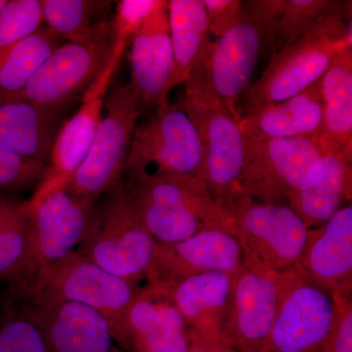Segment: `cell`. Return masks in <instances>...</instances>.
<instances>
[{"mask_svg":"<svg viewBox=\"0 0 352 352\" xmlns=\"http://www.w3.org/2000/svg\"><path fill=\"white\" fill-rule=\"evenodd\" d=\"M96 201L64 183H43L29 200V251L17 278L39 270L76 251L87 232Z\"/></svg>","mask_w":352,"mask_h":352,"instance_id":"obj_7","label":"cell"},{"mask_svg":"<svg viewBox=\"0 0 352 352\" xmlns=\"http://www.w3.org/2000/svg\"><path fill=\"white\" fill-rule=\"evenodd\" d=\"M28 294L48 351L122 352L116 346L108 321L96 310L80 303L39 300Z\"/></svg>","mask_w":352,"mask_h":352,"instance_id":"obj_21","label":"cell"},{"mask_svg":"<svg viewBox=\"0 0 352 352\" xmlns=\"http://www.w3.org/2000/svg\"><path fill=\"white\" fill-rule=\"evenodd\" d=\"M115 46L112 21H103L85 41L62 43L21 91L0 101L28 102L58 117L107 67Z\"/></svg>","mask_w":352,"mask_h":352,"instance_id":"obj_3","label":"cell"},{"mask_svg":"<svg viewBox=\"0 0 352 352\" xmlns=\"http://www.w3.org/2000/svg\"><path fill=\"white\" fill-rule=\"evenodd\" d=\"M177 104L189 116L200 135L208 193L231 214L245 197L242 186L245 143L241 120L207 99L183 94Z\"/></svg>","mask_w":352,"mask_h":352,"instance_id":"obj_9","label":"cell"},{"mask_svg":"<svg viewBox=\"0 0 352 352\" xmlns=\"http://www.w3.org/2000/svg\"><path fill=\"white\" fill-rule=\"evenodd\" d=\"M198 340L168 294L151 285L140 289L115 338L126 352H186Z\"/></svg>","mask_w":352,"mask_h":352,"instance_id":"obj_16","label":"cell"},{"mask_svg":"<svg viewBox=\"0 0 352 352\" xmlns=\"http://www.w3.org/2000/svg\"><path fill=\"white\" fill-rule=\"evenodd\" d=\"M156 247L120 182L96 201L87 232L76 251L111 274L142 286Z\"/></svg>","mask_w":352,"mask_h":352,"instance_id":"obj_2","label":"cell"},{"mask_svg":"<svg viewBox=\"0 0 352 352\" xmlns=\"http://www.w3.org/2000/svg\"><path fill=\"white\" fill-rule=\"evenodd\" d=\"M326 152L352 145V46L344 48L321 78Z\"/></svg>","mask_w":352,"mask_h":352,"instance_id":"obj_27","label":"cell"},{"mask_svg":"<svg viewBox=\"0 0 352 352\" xmlns=\"http://www.w3.org/2000/svg\"><path fill=\"white\" fill-rule=\"evenodd\" d=\"M298 266L331 296H351V204L321 226L308 230Z\"/></svg>","mask_w":352,"mask_h":352,"instance_id":"obj_20","label":"cell"},{"mask_svg":"<svg viewBox=\"0 0 352 352\" xmlns=\"http://www.w3.org/2000/svg\"><path fill=\"white\" fill-rule=\"evenodd\" d=\"M57 116L24 101H0V145L45 164L56 136Z\"/></svg>","mask_w":352,"mask_h":352,"instance_id":"obj_26","label":"cell"},{"mask_svg":"<svg viewBox=\"0 0 352 352\" xmlns=\"http://www.w3.org/2000/svg\"><path fill=\"white\" fill-rule=\"evenodd\" d=\"M335 314L333 296L300 266L280 273L276 317L266 352H321Z\"/></svg>","mask_w":352,"mask_h":352,"instance_id":"obj_11","label":"cell"},{"mask_svg":"<svg viewBox=\"0 0 352 352\" xmlns=\"http://www.w3.org/2000/svg\"><path fill=\"white\" fill-rule=\"evenodd\" d=\"M136 170L205 183L200 135L178 104H171L166 99L144 122L136 126L124 173Z\"/></svg>","mask_w":352,"mask_h":352,"instance_id":"obj_10","label":"cell"},{"mask_svg":"<svg viewBox=\"0 0 352 352\" xmlns=\"http://www.w3.org/2000/svg\"><path fill=\"white\" fill-rule=\"evenodd\" d=\"M279 292L280 273L244 256L233 276L223 342L237 352H266Z\"/></svg>","mask_w":352,"mask_h":352,"instance_id":"obj_14","label":"cell"},{"mask_svg":"<svg viewBox=\"0 0 352 352\" xmlns=\"http://www.w3.org/2000/svg\"><path fill=\"white\" fill-rule=\"evenodd\" d=\"M186 352H237L234 351L232 347L224 342H207L199 339L188 351Z\"/></svg>","mask_w":352,"mask_h":352,"instance_id":"obj_37","label":"cell"},{"mask_svg":"<svg viewBox=\"0 0 352 352\" xmlns=\"http://www.w3.org/2000/svg\"><path fill=\"white\" fill-rule=\"evenodd\" d=\"M112 21L116 43L129 46L159 0H120L115 2Z\"/></svg>","mask_w":352,"mask_h":352,"instance_id":"obj_34","label":"cell"},{"mask_svg":"<svg viewBox=\"0 0 352 352\" xmlns=\"http://www.w3.org/2000/svg\"><path fill=\"white\" fill-rule=\"evenodd\" d=\"M240 124L245 138L252 140L321 136V80L288 100L245 113Z\"/></svg>","mask_w":352,"mask_h":352,"instance_id":"obj_23","label":"cell"},{"mask_svg":"<svg viewBox=\"0 0 352 352\" xmlns=\"http://www.w3.org/2000/svg\"><path fill=\"white\" fill-rule=\"evenodd\" d=\"M205 6L210 36H223L242 20L245 2L241 0H201Z\"/></svg>","mask_w":352,"mask_h":352,"instance_id":"obj_36","label":"cell"},{"mask_svg":"<svg viewBox=\"0 0 352 352\" xmlns=\"http://www.w3.org/2000/svg\"><path fill=\"white\" fill-rule=\"evenodd\" d=\"M47 170L48 164L0 145V193L38 189Z\"/></svg>","mask_w":352,"mask_h":352,"instance_id":"obj_33","label":"cell"},{"mask_svg":"<svg viewBox=\"0 0 352 352\" xmlns=\"http://www.w3.org/2000/svg\"><path fill=\"white\" fill-rule=\"evenodd\" d=\"M43 22L60 38L82 41L105 19L113 2L104 0H41Z\"/></svg>","mask_w":352,"mask_h":352,"instance_id":"obj_30","label":"cell"},{"mask_svg":"<svg viewBox=\"0 0 352 352\" xmlns=\"http://www.w3.org/2000/svg\"><path fill=\"white\" fill-rule=\"evenodd\" d=\"M351 3L332 0H256L247 2L245 7L263 30L264 39L278 51L307 36L351 38V25L344 21Z\"/></svg>","mask_w":352,"mask_h":352,"instance_id":"obj_15","label":"cell"},{"mask_svg":"<svg viewBox=\"0 0 352 352\" xmlns=\"http://www.w3.org/2000/svg\"><path fill=\"white\" fill-rule=\"evenodd\" d=\"M233 276L208 272L177 283L156 287L168 294L199 339L224 342L222 332L230 305Z\"/></svg>","mask_w":352,"mask_h":352,"instance_id":"obj_22","label":"cell"},{"mask_svg":"<svg viewBox=\"0 0 352 352\" xmlns=\"http://www.w3.org/2000/svg\"><path fill=\"white\" fill-rule=\"evenodd\" d=\"M336 314L321 352H352V300L349 298L333 296Z\"/></svg>","mask_w":352,"mask_h":352,"instance_id":"obj_35","label":"cell"},{"mask_svg":"<svg viewBox=\"0 0 352 352\" xmlns=\"http://www.w3.org/2000/svg\"><path fill=\"white\" fill-rule=\"evenodd\" d=\"M29 251V200L0 193V282L24 270Z\"/></svg>","mask_w":352,"mask_h":352,"instance_id":"obj_31","label":"cell"},{"mask_svg":"<svg viewBox=\"0 0 352 352\" xmlns=\"http://www.w3.org/2000/svg\"><path fill=\"white\" fill-rule=\"evenodd\" d=\"M6 0H0V10H1L2 7L6 4Z\"/></svg>","mask_w":352,"mask_h":352,"instance_id":"obj_38","label":"cell"},{"mask_svg":"<svg viewBox=\"0 0 352 352\" xmlns=\"http://www.w3.org/2000/svg\"><path fill=\"white\" fill-rule=\"evenodd\" d=\"M126 48L124 44L116 43L115 52L107 67L85 90L78 110L57 132L43 183L68 182L87 157L103 118L106 95Z\"/></svg>","mask_w":352,"mask_h":352,"instance_id":"obj_18","label":"cell"},{"mask_svg":"<svg viewBox=\"0 0 352 352\" xmlns=\"http://www.w3.org/2000/svg\"><path fill=\"white\" fill-rule=\"evenodd\" d=\"M244 252L233 233L208 229L173 244L157 243L145 285L166 286L208 272L235 274Z\"/></svg>","mask_w":352,"mask_h":352,"instance_id":"obj_17","label":"cell"},{"mask_svg":"<svg viewBox=\"0 0 352 352\" xmlns=\"http://www.w3.org/2000/svg\"><path fill=\"white\" fill-rule=\"evenodd\" d=\"M264 41L258 23L245 10L242 20L212 41L184 85V94L215 102L242 119L241 100L251 85Z\"/></svg>","mask_w":352,"mask_h":352,"instance_id":"obj_5","label":"cell"},{"mask_svg":"<svg viewBox=\"0 0 352 352\" xmlns=\"http://www.w3.org/2000/svg\"><path fill=\"white\" fill-rule=\"evenodd\" d=\"M231 217L244 256L278 273L298 265L309 229L288 204L263 203L245 196Z\"/></svg>","mask_w":352,"mask_h":352,"instance_id":"obj_12","label":"cell"},{"mask_svg":"<svg viewBox=\"0 0 352 352\" xmlns=\"http://www.w3.org/2000/svg\"><path fill=\"white\" fill-rule=\"evenodd\" d=\"M352 195V145L324 157L320 175L314 183L296 192L287 204L308 229L321 226L342 208Z\"/></svg>","mask_w":352,"mask_h":352,"instance_id":"obj_24","label":"cell"},{"mask_svg":"<svg viewBox=\"0 0 352 352\" xmlns=\"http://www.w3.org/2000/svg\"><path fill=\"white\" fill-rule=\"evenodd\" d=\"M173 71L166 95L184 85L205 56L212 43L205 6L201 0L168 1Z\"/></svg>","mask_w":352,"mask_h":352,"instance_id":"obj_25","label":"cell"},{"mask_svg":"<svg viewBox=\"0 0 352 352\" xmlns=\"http://www.w3.org/2000/svg\"><path fill=\"white\" fill-rule=\"evenodd\" d=\"M134 212L153 239L180 242L208 229L234 234L231 214L208 193L205 183L156 171H126L122 179Z\"/></svg>","mask_w":352,"mask_h":352,"instance_id":"obj_1","label":"cell"},{"mask_svg":"<svg viewBox=\"0 0 352 352\" xmlns=\"http://www.w3.org/2000/svg\"><path fill=\"white\" fill-rule=\"evenodd\" d=\"M131 45L132 91L143 112L156 109L168 99L173 71L168 1L159 0Z\"/></svg>","mask_w":352,"mask_h":352,"instance_id":"obj_19","label":"cell"},{"mask_svg":"<svg viewBox=\"0 0 352 352\" xmlns=\"http://www.w3.org/2000/svg\"><path fill=\"white\" fill-rule=\"evenodd\" d=\"M43 23L41 0H6L0 10V52L34 34Z\"/></svg>","mask_w":352,"mask_h":352,"instance_id":"obj_32","label":"cell"},{"mask_svg":"<svg viewBox=\"0 0 352 352\" xmlns=\"http://www.w3.org/2000/svg\"><path fill=\"white\" fill-rule=\"evenodd\" d=\"M142 113L129 82L117 83L109 89L103 118L91 147L66 182L72 191L97 201L122 182Z\"/></svg>","mask_w":352,"mask_h":352,"instance_id":"obj_8","label":"cell"},{"mask_svg":"<svg viewBox=\"0 0 352 352\" xmlns=\"http://www.w3.org/2000/svg\"><path fill=\"white\" fill-rule=\"evenodd\" d=\"M62 41L56 32L41 27L0 52V99L21 91Z\"/></svg>","mask_w":352,"mask_h":352,"instance_id":"obj_29","label":"cell"},{"mask_svg":"<svg viewBox=\"0 0 352 352\" xmlns=\"http://www.w3.org/2000/svg\"><path fill=\"white\" fill-rule=\"evenodd\" d=\"M15 280L39 300L80 303L96 310L108 321L113 340L143 287L111 274L76 251L31 277Z\"/></svg>","mask_w":352,"mask_h":352,"instance_id":"obj_4","label":"cell"},{"mask_svg":"<svg viewBox=\"0 0 352 352\" xmlns=\"http://www.w3.org/2000/svg\"><path fill=\"white\" fill-rule=\"evenodd\" d=\"M0 352H50L31 298L13 279L0 282Z\"/></svg>","mask_w":352,"mask_h":352,"instance_id":"obj_28","label":"cell"},{"mask_svg":"<svg viewBox=\"0 0 352 352\" xmlns=\"http://www.w3.org/2000/svg\"><path fill=\"white\" fill-rule=\"evenodd\" d=\"M352 38H302L276 51L263 76L245 92V113L288 100L319 82Z\"/></svg>","mask_w":352,"mask_h":352,"instance_id":"obj_13","label":"cell"},{"mask_svg":"<svg viewBox=\"0 0 352 352\" xmlns=\"http://www.w3.org/2000/svg\"><path fill=\"white\" fill-rule=\"evenodd\" d=\"M242 186L263 203H286L320 175L326 155L321 136L252 140L245 138Z\"/></svg>","mask_w":352,"mask_h":352,"instance_id":"obj_6","label":"cell"}]
</instances>
